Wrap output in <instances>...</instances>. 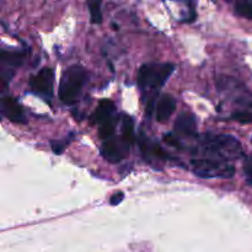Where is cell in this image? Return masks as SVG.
I'll list each match as a JSON object with an SVG mask.
<instances>
[{
	"instance_id": "cell-7",
	"label": "cell",
	"mask_w": 252,
	"mask_h": 252,
	"mask_svg": "<svg viewBox=\"0 0 252 252\" xmlns=\"http://www.w3.org/2000/svg\"><path fill=\"white\" fill-rule=\"evenodd\" d=\"M1 111H3L4 116L11 122L15 123H25V112L21 105L18 101L11 96H6L1 101Z\"/></svg>"
},
{
	"instance_id": "cell-10",
	"label": "cell",
	"mask_w": 252,
	"mask_h": 252,
	"mask_svg": "<svg viewBox=\"0 0 252 252\" xmlns=\"http://www.w3.org/2000/svg\"><path fill=\"white\" fill-rule=\"evenodd\" d=\"M175 131L182 136H196L197 123L193 115L187 114V112L180 115L175 122Z\"/></svg>"
},
{
	"instance_id": "cell-9",
	"label": "cell",
	"mask_w": 252,
	"mask_h": 252,
	"mask_svg": "<svg viewBox=\"0 0 252 252\" xmlns=\"http://www.w3.org/2000/svg\"><path fill=\"white\" fill-rule=\"evenodd\" d=\"M115 111H116V107L111 100H107V98L101 100L96 107L95 112L91 116L92 123H106L107 121L112 119V115L115 114Z\"/></svg>"
},
{
	"instance_id": "cell-19",
	"label": "cell",
	"mask_w": 252,
	"mask_h": 252,
	"mask_svg": "<svg viewBox=\"0 0 252 252\" xmlns=\"http://www.w3.org/2000/svg\"><path fill=\"white\" fill-rule=\"evenodd\" d=\"M245 175L247 177V181L252 183V157L247 158L246 161H245V167H244Z\"/></svg>"
},
{
	"instance_id": "cell-14",
	"label": "cell",
	"mask_w": 252,
	"mask_h": 252,
	"mask_svg": "<svg viewBox=\"0 0 252 252\" xmlns=\"http://www.w3.org/2000/svg\"><path fill=\"white\" fill-rule=\"evenodd\" d=\"M115 127H116V122L115 119H110L106 123L101 124V128L98 131V136H100L101 139H105V140H109V139L112 138L115 133Z\"/></svg>"
},
{
	"instance_id": "cell-18",
	"label": "cell",
	"mask_w": 252,
	"mask_h": 252,
	"mask_svg": "<svg viewBox=\"0 0 252 252\" xmlns=\"http://www.w3.org/2000/svg\"><path fill=\"white\" fill-rule=\"evenodd\" d=\"M164 141L167 144V145L174 146V148H176V149H182V144L180 143L179 138H176V137H175L172 133L165 134Z\"/></svg>"
},
{
	"instance_id": "cell-8",
	"label": "cell",
	"mask_w": 252,
	"mask_h": 252,
	"mask_svg": "<svg viewBox=\"0 0 252 252\" xmlns=\"http://www.w3.org/2000/svg\"><path fill=\"white\" fill-rule=\"evenodd\" d=\"M176 110V100L170 93H164L160 96L155 107V116L158 122H166Z\"/></svg>"
},
{
	"instance_id": "cell-1",
	"label": "cell",
	"mask_w": 252,
	"mask_h": 252,
	"mask_svg": "<svg viewBox=\"0 0 252 252\" xmlns=\"http://www.w3.org/2000/svg\"><path fill=\"white\" fill-rule=\"evenodd\" d=\"M202 144L206 153L215 158V160L225 161V159H237L242 154L241 144L232 136L206 134L202 138Z\"/></svg>"
},
{
	"instance_id": "cell-5",
	"label": "cell",
	"mask_w": 252,
	"mask_h": 252,
	"mask_svg": "<svg viewBox=\"0 0 252 252\" xmlns=\"http://www.w3.org/2000/svg\"><path fill=\"white\" fill-rule=\"evenodd\" d=\"M53 83H54V71L52 68H43L31 76L30 86L31 90L37 95L43 97H50L53 93Z\"/></svg>"
},
{
	"instance_id": "cell-11",
	"label": "cell",
	"mask_w": 252,
	"mask_h": 252,
	"mask_svg": "<svg viewBox=\"0 0 252 252\" xmlns=\"http://www.w3.org/2000/svg\"><path fill=\"white\" fill-rule=\"evenodd\" d=\"M122 141L127 146L134 143V123L132 117L124 116L122 122Z\"/></svg>"
},
{
	"instance_id": "cell-6",
	"label": "cell",
	"mask_w": 252,
	"mask_h": 252,
	"mask_svg": "<svg viewBox=\"0 0 252 252\" xmlns=\"http://www.w3.org/2000/svg\"><path fill=\"white\" fill-rule=\"evenodd\" d=\"M127 146H123L116 139H109L101 146V155L106 161L116 164L124 158L127 153Z\"/></svg>"
},
{
	"instance_id": "cell-15",
	"label": "cell",
	"mask_w": 252,
	"mask_h": 252,
	"mask_svg": "<svg viewBox=\"0 0 252 252\" xmlns=\"http://www.w3.org/2000/svg\"><path fill=\"white\" fill-rule=\"evenodd\" d=\"M89 11H90L91 23H102V13H101V4L97 1L89 3Z\"/></svg>"
},
{
	"instance_id": "cell-17",
	"label": "cell",
	"mask_w": 252,
	"mask_h": 252,
	"mask_svg": "<svg viewBox=\"0 0 252 252\" xmlns=\"http://www.w3.org/2000/svg\"><path fill=\"white\" fill-rule=\"evenodd\" d=\"M68 143H70V140H69V139H67L66 141L52 140V141H50V146H52V150H53L54 154L61 155V154H63V153H64V150H66V148H67V145H68Z\"/></svg>"
},
{
	"instance_id": "cell-13",
	"label": "cell",
	"mask_w": 252,
	"mask_h": 252,
	"mask_svg": "<svg viewBox=\"0 0 252 252\" xmlns=\"http://www.w3.org/2000/svg\"><path fill=\"white\" fill-rule=\"evenodd\" d=\"M235 13L252 20V1H239L235 4Z\"/></svg>"
},
{
	"instance_id": "cell-2",
	"label": "cell",
	"mask_w": 252,
	"mask_h": 252,
	"mask_svg": "<svg viewBox=\"0 0 252 252\" xmlns=\"http://www.w3.org/2000/svg\"><path fill=\"white\" fill-rule=\"evenodd\" d=\"M172 63H148L140 67L138 71V84L140 89L159 90L174 73Z\"/></svg>"
},
{
	"instance_id": "cell-20",
	"label": "cell",
	"mask_w": 252,
	"mask_h": 252,
	"mask_svg": "<svg viewBox=\"0 0 252 252\" xmlns=\"http://www.w3.org/2000/svg\"><path fill=\"white\" fill-rule=\"evenodd\" d=\"M123 198H124V194L122 193V192H118V193H115L114 196L111 197V199H110V203H111L112 206H118L119 203L123 201Z\"/></svg>"
},
{
	"instance_id": "cell-4",
	"label": "cell",
	"mask_w": 252,
	"mask_h": 252,
	"mask_svg": "<svg viewBox=\"0 0 252 252\" xmlns=\"http://www.w3.org/2000/svg\"><path fill=\"white\" fill-rule=\"evenodd\" d=\"M193 171L197 176L203 179H231L235 174V169L227 161L215 159H193L191 161Z\"/></svg>"
},
{
	"instance_id": "cell-12",
	"label": "cell",
	"mask_w": 252,
	"mask_h": 252,
	"mask_svg": "<svg viewBox=\"0 0 252 252\" xmlns=\"http://www.w3.org/2000/svg\"><path fill=\"white\" fill-rule=\"evenodd\" d=\"M0 59L6 66L11 67V68H16V67L21 66L23 62V53L20 52H8V50H1L0 53Z\"/></svg>"
},
{
	"instance_id": "cell-16",
	"label": "cell",
	"mask_w": 252,
	"mask_h": 252,
	"mask_svg": "<svg viewBox=\"0 0 252 252\" xmlns=\"http://www.w3.org/2000/svg\"><path fill=\"white\" fill-rule=\"evenodd\" d=\"M231 118L235 119V121L240 122V123H244V124L252 123V114H251V112H246V111L235 112V114H232Z\"/></svg>"
},
{
	"instance_id": "cell-3",
	"label": "cell",
	"mask_w": 252,
	"mask_h": 252,
	"mask_svg": "<svg viewBox=\"0 0 252 252\" xmlns=\"http://www.w3.org/2000/svg\"><path fill=\"white\" fill-rule=\"evenodd\" d=\"M85 69L80 66H73L64 71L59 84V98L64 104H74L85 83Z\"/></svg>"
}]
</instances>
